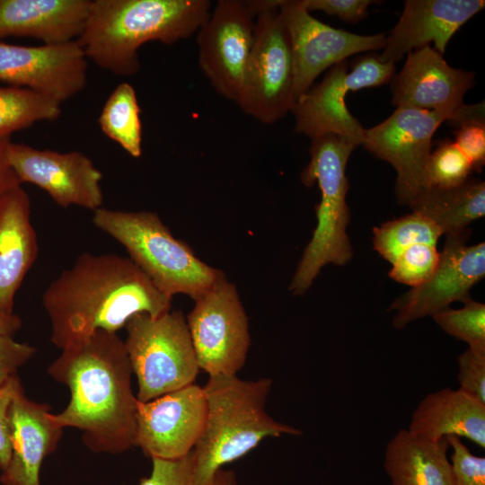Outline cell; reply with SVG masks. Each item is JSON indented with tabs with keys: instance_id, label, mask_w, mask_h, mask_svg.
<instances>
[{
	"instance_id": "cell-35",
	"label": "cell",
	"mask_w": 485,
	"mask_h": 485,
	"mask_svg": "<svg viewBox=\"0 0 485 485\" xmlns=\"http://www.w3.org/2000/svg\"><path fill=\"white\" fill-rule=\"evenodd\" d=\"M457 363L459 388L485 404V353L467 348Z\"/></svg>"
},
{
	"instance_id": "cell-39",
	"label": "cell",
	"mask_w": 485,
	"mask_h": 485,
	"mask_svg": "<svg viewBox=\"0 0 485 485\" xmlns=\"http://www.w3.org/2000/svg\"><path fill=\"white\" fill-rule=\"evenodd\" d=\"M10 141V137L0 139V198L9 190L21 185L7 160L6 150Z\"/></svg>"
},
{
	"instance_id": "cell-9",
	"label": "cell",
	"mask_w": 485,
	"mask_h": 485,
	"mask_svg": "<svg viewBox=\"0 0 485 485\" xmlns=\"http://www.w3.org/2000/svg\"><path fill=\"white\" fill-rule=\"evenodd\" d=\"M394 75L395 63L373 53L356 57L350 70L347 59L336 64L295 101V131L311 139L336 134L362 146L365 128L347 108V93L391 83Z\"/></svg>"
},
{
	"instance_id": "cell-29",
	"label": "cell",
	"mask_w": 485,
	"mask_h": 485,
	"mask_svg": "<svg viewBox=\"0 0 485 485\" xmlns=\"http://www.w3.org/2000/svg\"><path fill=\"white\" fill-rule=\"evenodd\" d=\"M463 304L460 309L448 307L431 317L446 334L474 351L485 353V304L472 298Z\"/></svg>"
},
{
	"instance_id": "cell-40",
	"label": "cell",
	"mask_w": 485,
	"mask_h": 485,
	"mask_svg": "<svg viewBox=\"0 0 485 485\" xmlns=\"http://www.w3.org/2000/svg\"><path fill=\"white\" fill-rule=\"evenodd\" d=\"M22 326V321L16 314L0 310V337L13 336Z\"/></svg>"
},
{
	"instance_id": "cell-1",
	"label": "cell",
	"mask_w": 485,
	"mask_h": 485,
	"mask_svg": "<svg viewBox=\"0 0 485 485\" xmlns=\"http://www.w3.org/2000/svg\"><path fill=\"white\" fill-rule=\"evenodd\" d=\"M61 351L47 372L67 386L70 401L52 414L55 423L81 430L93 453L118 454L136 446L137 399L124 340L99 331Z\"/></svg>"
},
{
	"instance_id": "cell-31",
	"label": "cell",
	"mask_w": 485,
	"mask_h": 485,
	"mask_svg": "<svg viewBox=\"0 0 485 485\" xmlns=\"http://www.w3.org/2000/svg\"><path fill=\"white\" fill-rule=\"evenodd\" d=\"M473 171L468 157L454 141L443 139L432 150L427 166L428 187L447 189L461 185Z\"/></svg>"
},
{
	"instance_id": "cell-41",
	"label": "cell",
	"mask_w": 485,
	"mask_h": 485,
	"mask_svg": "<svg viewBox=\"0 0 485 485\" xmlns=\"http://www.w3.org/2000/svg\"><path fill=\"white\" fill-rule=\"evenodd\" d=\"M203 485H237L236 475L231 470L221 468Z\"/></svg>"
},
{
	"instance_id": "cell-23",
	"label": "cell",
	"mask_w": 485,
	"mask_h": 485,
	"mask_svg": "<svg viewBox=\"0 0 485 485\" xmlns=\"http://www.w3.org/2000/svg\"><path fill=\"white\" fill-rule=\"evenodd\" d=\"M408 429L429 440L464 437L484 448L485 404L460 388H442L420 401Z\"/></svg>"
},
{
	"instance_id": "cell-12",
	"label": "cell",
	"mask_w": 485,
	"mask_h": 485,
	"mask_svg": "<svg viewBox=\"0 0 485 485\" xmlns=\"http://www.w3.org/2000/svg\"><path fill=\"white\" fill-rule=\"evenodd\" d=\"M260 0H220L198 31V65L216 92L238 101Z\"/></svg>"
},
{
	"instance_id": "cell-15",
	"label": "cell",
	"mask_w": 485,
	"mask_h": 485,
	"mask_svg": "<svg viewBox=\"0 0 485 485\" xmlns=\"http://www.w3.org/2000/svg\"><path fill=\"white\" fill-rule=\"evenodd\" d=\"M6 155L21 184L38 186L59 207L77 206L93 212L102 207V174L84 154L37 149L10 141Z\"/></svg>"
},
{
	"instance_id": "cell-11",
	"label": "cell",
	"mask_w": 485,
	"mask_h": 485,
	"mask_svg": "<svg viewBox=\"0 0 485 485\" xmlns=\"http://www.w3.org/2000/svg\"><path fill=\"white\" fill-rule=\"evenodd\" d=\"M448 117L441 112L397 107L384 121L365 128L362 146L395 170V196L409 207L426 189L432 138Z\"/></svg>"
},
{
	"instance_id": "cell-19",
	"label": "cell",
	"mask_w": 485,
	"mask_h": 485,
	"mask_svg": "<svg viewBox=\"0 0 485 485\" xmlns=\"http://www.w3.org/2000/svg\"><path fill=\"white\" fill-rule=\"evenodd\" d=\"M485 6L483 0H406L400 20L386 37L382 62L434 43L444 54L453 35Z\"/></svg>"
},
{
	"instance_id": "cell-26",
	"label": "cell",
	"mask_w": 485,
	"mask_h": 485,
	"mask_svg": "<svg viewBox=\"0 0 485 485\" xmlns=\"http://www.w3.org/2000/svg\"><path fill=\"white\" fill-rule=\"evenodd\" d=\"M137 93L128 83L118 84L107 98L98 123L104 135L130 156L142 155V123Z\"/></svg>"
},
{
	"instance_id": "cell-24",
	"label": "cell",
	"mask_w": 485,
	"mask_h": 485,
	"mask_svg": "<svg viewBox=\"0 0 485 485\" xmlns=\"http://www.w3.org/2000/svg\"><path fill=\"white\" fill-rule=\"evenodd\" d=\"M446 437L429 440L399 430L386 445L384 469L392 485H455Z\"/></svg>"
},
{
	"instance_id": "cell-16",
	"label": "cell",
	"mask_w": 485,
	"mask_h": 485,
	"mask_svg": "<svg viewBox=\"0 0 485 485\" xmlns=\"http://www.w3.org/2000/svg\"><path fill=\"white\" fill-rule=\"evenodd\" d=\"M203 387L194 384L149 401H137L136 446L151 459L190 454L205 426Z\"/></svg>"
},
{
	"instance_id": "cell-21",
	"label": "cell",
	"mask_w": 485,
	"mask_h": 485,
	"mask_svg": "<svg viewBox=\"0 0 485 485\" xmlns=\"http://www.w3.org/2000/svg\"><path fill=\"white\" fill-rule=\"evenodd\" d=\"M91 0H0V38L29 37L43 45L75 41Z\"/></svg>"
},
{
	"instance_id": "cell-34",
	"label": "cell",
	"mask_w": 485,
	"mask_h": 485,
	"mask_svg": "<svg viewBox=\"0 0 485 485\" xmlns=\"http://www.w3.org/2000/svg\"><path fill=\"white\" fill-rule=\"evenodd\" d=\"M446 438L453 450L450 463L455 485H485V457L473 454L458 436Z\"/></svg>"
},
{
	"instance_id": "cell-6",
	"label": "cell",
	"mask_w": 485,
	"mask_h": 485,
	"mask_svg": "<svg viewBox=\"0 0 485 485\" xmlns=\"http://www.w3.org/2000/svg\"><path fill=\"white\" fill-rule=\"evenodd\" d=\"M92 220L119 242L153 285L171 298L185 294L194 300L225 275L200 260L154 212L102 207L93 211Z\"/></svg>"
},
{
	"instance_id": "cell-17",
	"label": "cell",
	"mask_w": 485,
	"mask_h": 485,
	"mask_svg": "<svg viewBox=\"0 0 485 485\" xmlns=\"http://www.w3.org/2000/svg\"><path fill=\"white\" fill-rule=\"evenodd\" d=\"M87 59L76 41L25 46L0 41V81L29 88L59 102L82 92Z\"/></svg>"
},
{
	"instance_id": "cell-3",
	"label": "cell",
	"mask_w": 485,
	"mask_h": 485,
	"mask_svg": "<svg viewBox=\"0 0 485 485\" xmlns=\"http://www.w3.org/2000/svg\"><path fill=\"white\" fill-rule=\"evenodd\" d=\"M208 0H91L75 40L86 59L119 76L137 74L138 49L149 41L173 44L198 32Z\"/></svg>"
},
{
	"instance_id": "cell-32",
	"label": "cell",
	"mask_w": 485,
	"mask_h": 485,
	"mask_svg": "<svg viewBox=\"0 0 485 485\" xmlns=\"http://www.w3.org/2000/svg\"><path fill=\"white\" fill-rule=\"evenodd\" d=\"M440 251L437 245L417 243L404 250L392 263L389 277L415 287L428 280L436 269Z\"/></svg>"
},
{
	"instance_id": "cell-33",
	"label": "cell",
	"mask_w": 485,
	"mask_h": 485,
	"mask_svg": "<svg viewBox=\"0 0 485 485\" xmlns=\"http://www.w3.org/2000/svg\"><path fill=\"white\" fill-rule=\"evenodd\" d=\"M138 485H199L193 450L177 459H152V471Z\"/></svg>"
},
{
	"instance_id": "cell-20",
	"label": "cell",
	"mask_w": 485,
	"mask_h": 485,
	"mask_svg": "<svg viewBox=\"0 0 485 485\" xmlns=\"http://www.w3.org/2000/svg\"><path fill=\"white\" fill-rule=\"evenodd\" d=\"M10 426L12 452L1 484L40 485L42 463L55 452L64 428L53 420L49 405L29 399L22 386L11 404Z\"/></svg>"
},
{
	"instance_id": "cell-22",
	"label": "cell",
	"mask_w": 485,
	"mask_h": 485,
	"mask_svg": "<svg viewBox=\"0 0 485 485\" xmlns=\"http://www.w3.org/2000/svg\"><path fill=\"white\" fill-rule=\"evenodd\" d=\"M39 251L31 202L21 185L0 198V310L13 313L15 295Z\"/></svg>"
},
{
	"instance_id": "cell-10",
	"label": "cell",
	"mask_w": 485,
	"mask_h": 485,
	"mask_svg": "<svg viewBox=\"0 0 485 485\" xmlns=\"http://www.w3.org/2000/svg\"><path fill=\"white\" fill-rule=\"evenodd\" d=\"M187 324L199 369L236 375L251 346L249 322L236 287L225 275L194 299Z\"/></svg>"
},
{
	"instance_id": "cell-13",
	"label": "cell",
	"mask_w": 485,
	"mask_h": 485,
	"mask_svg": "<svg viewBox=\"0 0 485 485\" xmlns=\"http://www.w3.org/2000/svg\"><path fill=\"white\" fill-rule=\"evenodd\" d=\"M278 11L290 42L295 103L324 70L352 55L384 48L385 33L359 35L333 28L315 19L303 0H279Z\"/></svg>"
},
{
	"instance_id": "cell-25",
	"label": "cell",
	"mask_w": 485,
	"mask_h": 485,
	"mask_svg": "<svg viewBox=\"0 0 485 485\" xmlns=\"http://www.w3.org/2000/svg\"><path fill=\"white\" fill-rule=\"evenodd\" d=\"M408 207L433 221L443 234L461 235L485 215V183L470 177L453 188L428 187Z\"/></svg>"
},
{
	"instance_id": "cell-14",
	"label": "cell",
	"mask_w": 485,
	"mask_h": 485,
	"mask_svg": "<svg viewBox=\"0 0 485 485\" xmlns=\"http://www.w3.org/2000/svg\"><path fill=\"white\" fill-rule=\"evenodd\" d=\"M467 233L445 235L439 261L431 277L392 301V325L397 330L472 298L470 290L485 276V242L467 245Z\"/></svg>"
},
{
	"instance_id": "cell-38",
	"label": "cell",
	"mask_w": 485,
	"mask_h": 485,
	"mask_svg": "<svg viewBox=\"0 0 485 485\" xmlns=\"http://www.w3.org/2000/svg\"><path fill=\"white\" fill-rule=\"evenodd\" d=\"M36 352V348L27 343L16 341L13 336L0 337V386L24 365Z\"/></svg>"
},
{
	"instance_id": "cell-36",
	"label": "cell",
	"mask_w": 485,
	"mask_h": 485,
	"mask_svg": "<svg viewBox=\"0 0 485 485\" xmlns=\"http://www.w3.org/2000/svg\"><path fill=\"white\" fill-rule=\"evenodd\" d=\"M22 387L17 375L12 376L7 382L0 386V470L4 471L10 461L11 426L10 408L13 399L17 391Z\"/></svg>"
},
{
	"instance_id": "cell-30",
	"label": "cell",
	"mask_w": 485,
	"mask_h": 485,
	"mask_svg": "<svg viewBox=\"0 0 485 485\" xmlns=\"http://www.w3.org/2000/svg\"><path fill=\"white\" fill-rule=\"evenodd\" d=\"M453 128L455 144L470 160L474 171L485 163V105L484 101L463 104L446 120Z\"/></svg>"
},
{
	"instance_id": "cell-18",
	"label": "cell",
	"mask_w": 485,
	"mask_h": 485,
	"mask_svg": "<svg viewBox=\"0 0 485 485\" xmlns=\"http://www.w3.org/2000/svg\"><path fill=\"white\" fill-rule=\"evenodd\" d=\"M391 83L392 103L396 107L437 111L450 119L464 104V94L475 84V74L449 66L429 45L409 52Z\"/></svg>"
},
{
	"instance_id": "cell-27",
	"label": "cell",
	"mask_w": 485,
	"mask_h": 485,
	"mask_svg": "<svg viewBox=\"0 0 485 485\" xmlns=\"http://www.w3.org/2000/svg\"><path fill=\"white\" fill-rule=\"evenodd\" d=\"M61 102L37 91L0 86V139L39 121H54L61 115Z\"/></svg>"
},
{
	"instance_id": "cell-2",
	"label": "cell",
	"mask_w": 485,
	"mask_h": 485,
	"mask_svg": "<svg viewBox=\"0 0 485 485\" xmlns=\"http://www.w3.org/2000/svg\"><path fill=\"white\" fill-rule=\"evenodd\" d=\"M50 340L63 349L99 331L115 332L137 313L153 317L171 311L161 293L128 258L115 253L80 254L42 294Z\"/></svg>"
},
{
	"instance_id": "cell-4",
	"label": "cell",
	"mask_w": 485,
	"mask_h": 485,
	"mask_svg": "<svg viewBox=\"0 0 485 485\" xmlns=\"http://www.w3.org/2000/svg\"><path fill=\"white\" fill-rule=\"evenodd\" d=\"M271 384L269 378L209 376L203 387L207 404L205 426L193 449L199 485L267 437L301 435L300 429L278 422L267 413L265 404Z\"/></svg>"
},
{
	"instance_id": "cell-7",
	"label": "cell",
	"mask_w": 485,
	"mask_h": 485,
	"mask_svg": "<svg viewBox=\"0 0 485 485\" xmlns=\"http://www.w3.org/2000/svg\"><path fill=\"white\" fill-rule=\"evenodd\" d=\"M124 328L125 348L137 381V401H149L194 384L199 367L181 311L155 317L137 313Z\"/></svg>"
},
{
	"instance_id": "cell-8",
	"label": "cell",
	"mask_w": 485,
	"mask_h": 485,
	"mask_svg": "<svg viewBox=\"0 0 485 485\" xmlns=\"http://www.w3.org/2000/svg\"><path fill=\"white\" fill-rule=\"evenodd\" d=\"M254 37L237 101L242 111L273 124L292 111L293 59L279 0H260Z\"/></svg>"
},
{
	"instance_id": "cell-5",
	"label": "cell",
	"mask_w": 485,
	"mask_h": 485,
	"mask_svg": "<svg viewBox=\"0 0 485 485\" xmlns=\"http://www.w3.org/2000/svg\"><path fill=\"white\" fill-rule=\"evenodd\" d=\"M311 140L310 161L301 173V181L307 187L317 183L321 200L315 207L316 227L289 285V291L295 295H304L326 265L344 266L353 257L347 232L350 213L346 168L358 146L336 134Z\"/></svg>"
},
{
	"instance_id": "cell-28",
	"label": "cell",
	"mask_w": 485,
	"mask_h": 485,
	"mask_svg": "<svg viewBox=\"0 0 485 485\" xmlns=\"http://www.w3.org/2000/svg\"><path fill=\"white\" fill-rule=\"evenodd\" d=\"M443 235L429 218L411 211L373 228L375 250L391 264L407 248L417 243L437 245Z\"/></svg>"
},
{
	"instance_id": "cell-37",
	"label": "cell",
	"mask_w": 485,
	"mask_h": 485,
	"mask_svg": "<svg viewBox=\"0 0 485 485\" xmlns=\"http://www.w3.org/2000/svg\"><path fill=\"white\" fill-rule=\"evenodd\" d=\"M311 13L320 11L347 22H357L367 15L372 0H303Z\"/></svg>"
}]
</instances>
